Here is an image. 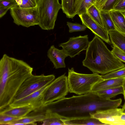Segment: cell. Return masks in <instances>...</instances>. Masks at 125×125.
Segmentation results:
<instances>
[{"instance_id": "23", "label": "cell", "mask_w": 125, "mask_h": 125, "mask_svg": "<svg viewBox=\"0 0 125 125\" xmlns=\"http://www.w3.org/2000/svg\"><path fill=\"white\" fill-rule=\"evenodd\" d=\"M103 23L104 28L108 32L116 29L110 15L109 11L100 10Z\"/></svg>"}, {"instance_id": "15", "label": "cell", "mask_w": 125, "mask_h": 125, "mask_svg": "<svg viewBox=\"0 0 125 125\" xmlns=\"http://www.w3.org/2000/svg\"><path fill=\"white\" fill-rule=\"evenodd\" d=\"M65 125H106L99 120L91 116H85L70 118H61Z\"/></svg>"}, {"instance_id": "21", "label": "cell", "mask_w": 125, "mask_h": 125, "mask_svg": "<svg viewBox=\"0 0 125 125\" xmlns=\"http://www.w3.org/2000/svg\"><path fill=\"white\" fill-rule=\"evenodd\" d=\"M41 122L42 125H65L56 113L47 109L46 110L44 118Z\"/></svg>"}, {"instance_id": "2", "label": "cell", "mask_w": 125, "mask_h": 125, "mask_svg": "<svg viewBox=\"0 0 125 125\" xmlns=\"http://www.w3.org/2000/svg\"><path fill=\"white\" fill-rule=\"evenodd\" d=\"M33 68L23 61L4 54L0 61V110L13 101L24 81L32 74Z\"/></svg>"}, {"instance_id": "39", "label": "cell", "mask_w": 125, "mask_h": 125, "mask_svg": "<svg viewBox=\"0 0 125 125\" xmlns=\"http://www.w3.org/2000/svg\"><path fill=\"white\" fill-rule=\"evenodd\" d=\"M95 0H92V2L94 4L95 3Z\"/></svg>"}, {"instance_id": "31", "label": "cell", "mask_w": 125, "mask_h": 125, "mask_svg": "<svg viewBox=\"0 0 125 125\" xmlns=\"http://www.w3.org/2000/svg\"><path fill=\"white\" fill-rule=\"evenodd\" d=\"M112 10L125 12V0H116Z\"/></svg>"}, {"instance_id": "3", "label": "cell", "mask_w": 125, "mask_h": 125, "mask_svg": "<svg viewBox=\"0 0 125 125\" xmlns=\"http://www.w3.org/2000/svg\"><path fill=\"white\" fill-rule=\"evenodd\" d=\"M83 65L93 73L105 75L125 67L116 58L102 40L95 35L86 50Z\"/></svg>"}, {"instance_id": "6", "label": "cell", "mask_w": 125, "mask_h": 125, "mask_svg": "<svg viewBox=\"0 0 125 125\" xmlns=\"http://www.w3.org/2000/svg\"><path fill=\"white\" fill-rule=\"evenodd\" d=\"M55 79V76L53 74L47 75L44 74L38 75H32L27 79L21 84L13 101L20 99L37 91L49 84Z\"/></svg>"}, {"instance_id": "4", "label": "cell", "mask_w": 125, "mask_h": 125, "mask_svg": "<svg viewBox=\"0 0 125 125\" xmlns=\"http://www.w3.org/2000/svg\"><path fill=\"white\" fill-rule=\"evenodd\" d=\"M67 80L69 92L81 95L92 92L94 86L104 80L98 73H79L72 68L68 69Z\"/></svg>"}, {"instance_id": "35", "label": "cell", "mask_w": 125, "mask_h": 125, "mask_svg": "<svg viewBox=\"0 0 125 125\" xmlns=\"http://www.w3.org/2000/svg\"><path fill=\"white\" fill-rule=\"evenodd\" d=\"M10 8L9 7H0V18L2 17Z\"/></svg>"}, {"instance_id": "24", "label": "cell", "mask_w": 125, "mask_h": 125, "mask_svg": "<svg viewBox=\"0 0 125 125\" xmlns=\"http://www.w3.org/2000/svg\"><path fill=\"white\" fill-rule=\"evenodd\" d=\"M86 12L94 21L100 26L104 28L100 10L94 4L87 9Z\"/></svg>"}, {"instance_id": "11", "label": "cell", "mask_w": 125, "mask_h": 125, "mask_svg": "<svg viewBox=\"0 0 125 125\" xmlns=\"http://www.w3.org/2000/svg\"><path fill=\"white\" fill-rule=\"evenodd\" d=\"M82 24L107 43L111 44L108 33L104 28L98 24L86 12L79 15Z\"/></svg>"}, {"instance_id": "37", "label": "cell", "mask_w": 125, "mask_h": 125, "mask_svg": "<svg viewBox=\"0 0 125 125\" xmlns=\"http://www.w3.org/2000/svg\"><path fill=\"white\" fill-rule=\"evenodd\" d=\"M122 86L123 88L124 92L123 94L124 95V99L125 100V79L123 81Z\"/></svg>"}, {"instance_id": "5", "label": "cell", "mask_w": 125, "mask_h": 125, "mask_svg": "<svg viewBox=\"0 0 125 125\" xmlns=\"http://www.w3.org/2000/svg\"><path fill=\"white\" fill-rule=\"evenodd\" d=\"M62 8L59 0H37L38 25L42 29L48 30L54 28L58 12Z\"/></svg>"}, {"instance_id": "27", "label": "cell", "mask_w": 125, "mask_h": 125, "mask_svg": "<svg viewBox=\"0 0 125 125\" xmlns=\"http://www.w3.org/2000/svg\"><path fill=\"white\" fill-rule=\"evenodd\" d=\"M20 7L23 8H31L37 7V0H15Z\"/></svg>"}, {"instance_id": "25", "label": "cell", "mask_w": 125, "mask_h": 125, "mask_svg": "<svg viewBox=\"0 0 125 125\" xmlns=\"http://www.w3.org/2000/svg\"><path fill=\"white\" fill-rule=\"evenodd\" d=\"M93 4L92 0H77V14L79 15L86 12L87 9Z\"/></svg>"}, {"instance_id": "8", "label": "cell", "mask_w": 125, "mask_h": 125, "mask_svg": "<svg viewBox=\"0 0 125 125\" xmlns=\"http://www.w3.org/2000/svg\"><path fill=\"white\" fill-rule=\"evenodd\" d=\"M13 22L16 25L29 27L39 24L37 7L23 8L17 4L10 9Z\"/></svg>"}, {"instance_id": "1", "label": "cell", "mask_w": 125, "mask_h": 125, "mask_svg": "<svg viewBox=\"0 0 125 125\" xmlns=\"http://www.w3.org/2000/svg\"><path fill=\"white\" fill-rule=\"evenodd\" d=\"M121 98L106 99L91 92L78 96H73L52 103L47 109L56 113L61 118L85 116L92 117L98 111L117 108L121 104Z\"/></svg>"}, {"instance_id": "18", "label": "cell", "mask_w": 125, "mask_h": 125, "mask_svg": "<svg viewBox=\"0 0 125 125\" xmlns=\"http://www.w3.org/2000/svg\"><path fill=\"white\" fill-rule=\"evenodd\" d=\"M108 34L113 45L117 47L125 53V34L116 30L109 31Z\"/></svg>"}, {"instance_id": "13", "label": "cell", "mask_w": 125, "mask_h": 125, "mask_svg": "<svg viewBox=\"0 0 125 125\" xmlns=\"http://www.w3.org/2000/svg\"><path fill=\"white\" fill-rule=\"evenodd\" d=\"M36 109L35 107L32 105L18 107H12L9 106L0 111V115L21 118L26 116L31 111Z\"/></svg>"}, {"instance_id": "20", "label": "cell", "mask_w": 125, "mask_h": 125, "mask_svg": "<svg viewBox=\"0 0 125 125\" xmlns=\"http://www.w3.org/2000/svg\"><path fill=\"white\" fill-rule=\"evenodd\" d=\"M77 0H61L62 9L67 18L73 19L77 15Z\"/></svg>"}, {"instance_id": "10", "label": "cell", "mask_w": 125, "mask_h": 125, "mask_svg": "<svg viewBox=\"0 0 125 125\" xmlns=\"http://www.w3.org/2000/svg\"><path fill=\"white\" fill-rule=\"evenodd\" d=\"M50 83L23 98L13 101L9 106L18 107L32 105L36 109L42 107L43 105L42 100L44 93Z\"/></svg>"}, {"instance_id": "28", "label": "cell", "mask_w": 125, "mask_h": 125, "mask_svg": "<svg viewBox=\"0 0 125 125\" xmlns=\"http://www.w3.org/2000/svg\"><path fill=\"white\" fill-rule=\"evenodd\" d=\"M67 25L68 26L70 33L77 31H84L87 28L83 25L77 23H73L69 22H67Z\"/></svg>"}, {"instance_id": "33", "label": "cell", "mask_w": 125, "mask_h": 125, "mask_svg": "<svg viewBox=\"0 0 125 125\" xmlns=\"http://www.w3.org/2000/svg\"><path fill=\"white\" fill-rule=\"evenodd\" d=\"M116 0H108L101 10L110 11L112 10Z\"/></svg>"}, {"instance_id": "16", "label": "cell", "mask_w": 125, "mask_h": 125, "mask_svg": "<svg viewBox=\"0 0 125 125\" xmlns=\"http://www.w3.org/2000/svg\"><path fill=\"white\" fill-rule=\"evenodd\" d=\"M109 13L116 30L125 34V12L112 10Z\"/></svg>"}, {"instance_id": "19", "label": "cell", "mask_w": 125, "mask_h": 125, "mask_svg": "<svg viewBox=\"0 0 125 125\" xmlns=\"http://www.w3.org/2000/svg\"><path fill=\"white\" fill-rule=\"evenodd\" d=\"M44 118V115L39 114L29 116H25L10 123L9 125H36L35 123L42 121Z\"/></svg>"}, {"instance_id": "7", "label": "cell", "mask_w": 125, "mask_h": 125, "mask_svg": "<svg viewBox=\"0 0 125 125\" xmlns=\"http://www.w3.org/2000/svg\"><path fill=\"white\" fill-rule=\"evenodd\" d=\"M68 92L67 77L65 73L50 83L44 93L42 107L65 98Z\"/></svg>"}, {"instance_id": "38", "label": "cell", "mask_w": 125, "mask_h": 125, "mask_svg": "<svg viewBox=\"0 0 125 125\" xmlns=\"http://www.w3.org/2000/svg\"><path fill=\"white\" fill-rule=\"evenodd\" d=\"M122 113L125 114V102L122 109Z\"/></svg>"}, {"instance_id": "12", "label": "cell", "mask_w": 125, "mask_h": 125, "mask_svg": "<svg viewBox=\"0 0 125 125\" xmlns=\"http://www.w3.org/2000/svg\"><path fill=\"white\" fill-rule=\"evenodd\" d=\"M47 56L53 63L55 69L65 67L64 59L68 56L62 49H58L52 45L47 52Z\"/></svg>"}, {"instance_id": "14", "label": "cell", "mask_w": 125, "mask_h": 125, "mask_svg": "<svg viewBox=\"0 0 125 125\" xmlns=\"http://www.w3.org/2000/svg\"><path fill=\"white\" fill-rule=\"evenodd\" d=\"M125 79V77H123L104 80L94 86L92 92L96 93L101 90L122 86Z\"/></svg>"}, {"instance_id": "34", "label": "cell", "mask_w": 125, "mask_h": 125, "mask_svg": "<svg viewBox=\"0 0 125 125\" xmlns=\"http://www.w3.org/2000/svg\"><path fill=\"white\" fill-rule=\"evenodd\" d=\"M108 0H96L94 5L100 10Z\"/></svg>"}, {"instance_id": "22", "label": "cell", "mask_w": 125, "mask_h": 125, "mask_svg": "<svg viewBox=\"0 0 125 125\" xmlns=\"http://www.w3.org/2000/svg\"><path fill=\"white\" fill-rule=\"evenodd\" d=\"M122 86L98 91L95 93L101 98L109 99L118 94H123Z\"/></svg>"}, {"instance_id": "36", "label": "cell", "mask_w": 125, "mask_h": 125, "mask_svg": "<svg viewBox=\"0 0 125 125\" xmlns=\"http://www.w3.org/2000/svg\"><path fill=\"white\" fill-rule=\"evenodd\" d=\"M119 118L121 121V125H125V114L122 113L119 116Z\"/></svg>"}, {"instance_id": "26", "label": "cell", "mask_w": 125, "mask_h": 125, "mask_svg": "<svg viewBox=\"0 0 125 125\" xmlns=\"http://www.w3.org/2000/svg\"><path fill=\"white\" fill-rule=\"evenodd\" d=\"M125 77V67L103 75V80Z\"/></svg>"}, {"instance_id": "30", "label": "cell", "mask_w": 125, "mask_h": 125, "mask_svg": "<svg viewBox=\"0 0 125 125\" xmlns=\"http://www.w3.org/2000/svg\"><path fill=\"white\" fill-rule=\"evenodd\" d=\"M20 118L17 117L9 115H0V125H8L11 122Z\"/></svg>"}, {"instance_id": "29", "label": "cell", "mask_w": 125, "mask_h": 125, "mask_svg": "<svg viewBox=\"0 0 125 125\" xmlns=\"http://www.w3.org/2000/svg\"><path fill=\"white\" fill-rule=\"evenodd\" d=\"M113 46L111 52L117 59L122 62H125V53L117 47Z\"/></svg>"}, {"instance_id": "32", "label": "cell", "mask_w": 125, "mask_h": 125, "mask_svg": "<svg viewBox=\"0 0 125 125\" xmlns=\"http://www.w3.org/2000/svg\"><path fill=\"white\" fill-rule=\"evenodd\" d=\"M17 4L15 0H0V7H9L11 8Z\"/></svg>"}, {"instance_id": "17", "label": "cell", "mask_w": 125, "mask_h": 125, "mask_svg": "<svg viewBox=\"0 0 125 125\" xmlns=\"http://www.w3.org/2000/svg\"><path fill=\"white\" fill-rule=\"evenodd\" d=\"M122 114V109L117 108L98 111L92 115L101 122L114 116L120 115Z\"/></svg>"}, {"instance_id": "9", "label": "cell", "mask_w": 125, "mask_h": 125, "mask_svg": "<svg viewBox=\"0 0 125 125\" xmlns=\"http://www.w3.org/2000/svg\"><path fill=\"white\" fill-rule=\"evenodd\" d=\"M87 35L70 38L67 42L59 44L66 53L71 58L86 50L89 43Z\"/></svg>"}]
</instances>
